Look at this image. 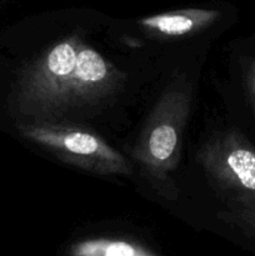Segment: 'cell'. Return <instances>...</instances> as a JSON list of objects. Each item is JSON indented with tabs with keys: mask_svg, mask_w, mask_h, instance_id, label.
I'll return each mask as SVG.
<instances>
[{
	"mask_svg": "<svg viewBox=\"0 0 255 256\" xmlns=\"http://www.w3.org/2000/svg\"><path fill=\"white\" fill-rule=\"evenodd\" d=\"M192 86L179 78L170 82L152 108L132 156L139 162L150 184L172 198L176 188L172 172L176 169L182 152V132L192 110Z\"/></svg>",
	"mask_w": 255,
	"mask_h": 256,
	"instance_id": "obj_1",
	"label": "cell"
},
{
	"mask_svg": "<svg viewBox=\"0 0 255 256\" xmlns=\"http://www.w3.org/2000/svg\"><path fill=\"white\" fill-rule=\"evenodd\" d=\"M25 139L40 145L68 164L99 175H132L130 162L104 139L78 125L36 122L22 125Z\"/></svg>",
	"mask_w": 255,
	"mask_h": 256,
	"instance_id": "obj_2",
	"label": "cell"
},
{
	"mask_svg": "<svg viewBox=\"0 0 255 256\" xmlns=\"http://www.w3.org/2000/svg\"><path fill=\"white\" fill-rule=\"evenodd\" d=\"M82 42L79 35L64 38L26 68L18 92L20 112L38 122H49L56 116L65 82L76 64Z\"/></svg>",
	"mask_w": 255,
	"mask_h": 256,
	"instance_id": "obj_3",
	"label": "cell"
},
{
	"mask_svg": "<svg viewBox=\"0 0 255 256\" xmlns=\"http://www.w3.org/2000/svg\"><path fill=\"white\" fill-rule=\"evenodd\" d=\"M196 159L212 184L232 199L255 195V149L240 132L229 130L212 138Z\"/></svg>",
	"mask_w": 255,
	"mask_h": 256,
	"instance_id": "obj_4",
	"label": "cell"
},
{
	"mask_svg": "<svg viewBox=\"0 0 255 256\" xmlns=\"http://www.w3.org/2000/svg\"><path fill=\"white\" fill-rule=\"evenodd\" d=\"M124 80V72L82 42L74 70L65 82L58 116L70 110L96 106L106 102L122 89Z\"/></svg>",
	"mask_w": 255,
	"mask_h": 256,
	"instance_id": "obj_5",
	"label": "cell"
},
{
	"mask_svg": "<svg viewBox=\"0 0 255 256\" xmlns=\"http://www.w3.org/2000/svg\"><path fill=\"white\" fill-rule=\"evenodd\" d=\"M219 18L220 12L218 10L190 8L145 16L139 20V24L155 35L179 38L202 32L214 24Z\"/></svg>",
	"mask_w": 255,
	"mask_h": 256,
	"instance_id": "obj_6",
	"label": "cell"
},
{
	"mask_svg": "<svg viewBox=\"0 0 255 256\" xmlns=\"http://www.w3.org/2000/svg\"><path fill=\"white\" fill-rule=\"evenodd\" d=\"M72 256H154L155 252L144 245L120 239H89L70 246Z\"/></svg>",
	"mask_w": 255,
	"mask_h": 256,
	"instance_id": "obj_7",
	"label": "cell"
},
{
	"mask_svg": "<svg viewBox=\"0 0 255 256\" xmlns=\"http://www.w3.org/2000/svg\"><path fill=\"white\" fill-rule=\"evenodd\" d=\"M226 220L255 232V195L232 199V209L226 214Z\"/></svg>",
	"mask_w": 255,
	"mask_h": 256,
	"instance_id": "obj_8",
	"label": "cell"
},
{
	"mask_svg": "<svg viewBox=\"0 0 255 256\" xmlns=\"http://www.w3.org/2000/svg\"><path fill=\"white\" fill-rule=\"evenodd\" d=\"M246 82L255 105V60H250L246 66Z\"/></svg>",
	"mask_w": 255,
	"mask_h": 256,
	"instance_id": "obj_9",
	"label": "cell"
}]
</instances>
